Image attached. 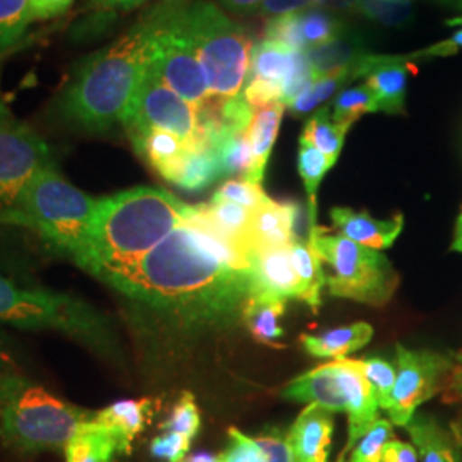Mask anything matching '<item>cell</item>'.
Listing matches in <instances>:
<instances>
[{
  "label": "cell",
  "mask_w": 462,
  "mask_h": 462,
  "mask_svg": "<svg viewBox=\"0 0 462 462\" xmlns=\"http://www.w3.org/2000/svg\"><path fill=\"white\" fill-rule=\"evenodd\" d=\"M106 284L139 310L179 329L199 330L244 315L254 274L223 264L183 221L133 269Z\"/></svg>",
  "instance_id": "1"
},
{
  "label": "cell",
  "mask_w": 462,
  "mask_h": 462,
  "mask_svg": "<svg viewBox=\"0 0 462 462\" xmlns=\"http://www.w3.org/2000/svg\"><path fill=\"white\" fill-rule=\"evenodd\" d=\"M163 11L165 2L154 5L129 32L74 69L55 105L66 125L88 134H105L122 125L148 72Z\"/></svg>",
  "instance_id": "2"
},
{
  "label": "cell",
  "mask_w": 462,
  "mask_h": 462,
  "mask_svg": "<svg viewBox=\"0 0 462 462\" xmlns=\"http://www.w3.org/2000/svg\"><path fill=\"white\" fill-rule=\"evenodd\" d=\"M190 211L192 206L158 187H134L99 198L88 273L103 282L127 273L182 226Z\"/></svg>",
  "instance_id": "3"
},
{
  "label": "cell",
  "mask_w": 462,
  "mask_h": 462,
  "mask_svg": "<svg viewBox=\"0 0 462 462\" xmlns=\"http://www.w3.org/2000/svg\"><path fill=\"white\" fill-rule=\"evenodd\" d=\"M98 199L66 180L57 166L43 168L24 189L2 225L38 233L50 247L89 271L91 226Z\"/></svg>",
  "instance_id": "4"
},
{
  "label": "cell",
  "mask_w": 462,
  "mask_h": 462,
  "mask_svg": "<svg viewBox=\"0 0 462 462\" xmlns=\"http://www.w3.org/2000/svg\"><path fill=\"white\" fill-rule=\"evenodd\" d=\"M93 420L16 370L0 372V440L19 454L64 450Z\"/></svg>",
  "instance_id": "5"
},
{
  "label": "cell",
  "mask_w": 462,
  "mask_h": 462,
  "mask_svg": "<svg viewBox=\"0 0 462 462\" xmlns=\"http://www.w3.org/2000/svg\"><path fill=\"white\" fill-rule=\"evenodd\" d=\"M0 322L19 329L60 332L101 358H118L114 324L95 305L69 293L21 288L2 274Z\"/></svg>",
  "instance_id": "6"
},
{
  "label": "cell",
  "mask_w": 462,
  "mask_h": 462,
  "mask_svg": "<svg viewBox=\"0 0 462 462\" xmlns=\"http://www.w3.org/2000/svg\"><path fill=\"white\" fill-rule=\"evenodd\" d=\"M183 21L206 74L211 98L240 97L254 50L245 30L208 0L185 4Z\"/></svg>",
  "instance_id": "7"
},
{
  "label": "cell",
  "mask_w": 462,
  "mask_h": 462,
  "mask_svg": "<svg viewBox=\"0 0 462 462\" xmlns=\"http://www.w3.org/2000/svg\"><path fill=\"white\" fill-rule=\"evenodd\" d=\"M310 230L322 264L329 269L326 274L329 295L379 309L391 301L399 286V274L380 250L330 235L319 225Z\"/></svg>",
  "instance_id": "8"
},
{
  "label": "cell",
  "mask_w": 462,
  "mask_h": 462,
  "mask_svg": "<svg viewBox=\"0 0 462 462\" xmlns=\"http://www.w3.org/2000/svg\"><path fill=\"white\" fill-rule=\"evenodd\" d=\"M183 0H165V11L154 34L149 66L177 95L202 108L209 103L208 79L183 21Z\"/></svg>",
  "instance_id": "9"
},
{
  "label": "cell",
  "mask_w": 462,
  "mask_h": 462,
  "mask_svg": "<svg viewBox=\"0 0 462 462\" xmlns=\"http://www.w3.org/2000/svg\"><path fill=\"white\" fill-rule=\"evenodd\" d=\"M122 125L131 141L149 131H166L179 135L189 146L209 144L202 127L200 110L163 83L151 66Z\"/></svg>",
  "instance_id": "10"
},
{
  "label": "cell",
  "mask_w": 462,
  "mask_h": 462,
  "mask_svg": "<svg viewBox=\"0 0 462 462\" xmlns=\"http://www.w3.org/2000/svg\"><path fill=\"white\" fill-rule=\"evenodd\" d=\"M50 165L49 144L0 101V225L24 189Z\"/></svg>",
  "instance_id": "11"
},
{
  "label": "cell",
  "mask_w": 462,
  "mask_h": 462,
  "mask_svg": "<svg viewBox=\"0 0 462 462\" xmlns=\"http://www.w3.org/2000/svg\"><path fill=\"white\" fill-rule=\"evenodd\" d=\"M454 356L431 349L396 346V385L387 406L391 423L406 427L420 406L444 393Z\"/></svg>",
  "instance_id": "12"
},
{
  "label": "cell",
  "mask_w": 462,
  "mask_h": 462,
  "mask_svg": "<svg viewBox=\"0 0 462 462\" xmlns=\"http://www.w3.org/2000/svg\"><path fill=\"white\" fill-rule=\"evenodd\" d=\"M336 370L346 401L347 416V442L339 459H346L351 447L379 420L380 406L368 380L351 358L336 360Z\"/></svg>",
  "instance_id": "13"
},
{
  "label": "cell",
  "mask_w": 462,
  "mask_h": 462,
  "mask_svg": "<svg viewBox=\"0 0 462 462\" xmlns=\"http://www.w3.org/2000/svg\"><path fill=\"white\" fill-rule=\"evenodd\" d=\"M334 435V413L309 404L288 431L291 462H329Z\"/></svg>",
  "instance_id": "14"
},
{
  "label": "cell",
  "mask_w": 462,
  "mask_h": 462,
  "mask_svg": "<svg viewBox=\"0 0 462 462\" xmlns=\"http://www.w3.org/2000/svg\"><path fill=\"white\" fill-rule=\"evenodd\" d=\"M300 206L297 202H278L269 199L254 209L248 230V245L254 254L271 248L290 247L297 242Z\"/></svg>",
  "instance_id": "15"
},
{
  "label": "cell",
  "mask_w": 462,
  "mask_h": 462,
  "mask_svg": "<svg viewBox=\"0 0 462 462\" xmlns=\"http://www.w3.org/2000/svg\"><path fill=\"white\" fill-rule=\"evenodd\" d=\"M330 217L334 228L341 236L374 250L391 247L404 228L402 215H396L391 219H377L366 211H353L351 208H332Z\"/></svg>",
  "instance_id": "16"
},
{
  "label": "cell",
  "mask_w": 462,
  "mask_h": 462,
  "mask_svg": "<svg viewBox=\"0 0 462 462\" xmlns=\"http://www.w3.org/2000/svg\"><path fill=\"white\" fill-rule=\"evenodd\" d=\"M254 263L252 297L298 298L300 282L291 259V245L257 252Z\"/></svg>",
  "instance_id": "17"
},
{
  "label": "cell",
  "mask_w": 462,
  "mask_h": 462,
  "mask_svg": "<svg viewBox=\"0 0 462 462\" xmlns=\"http://www.w3.org/2000/svg\"><path fill=\"white\" fill-rule=\"evenodd\" d=\"M152 414L154 399H125L97 411L93 421L114 437L118 454L129 456L135 437L148 427Z\"/></svg>",
  "instance_id": "18"
},
{
  "label": "cell",
  "mask_w": 462,
  "mask_h": 462,
  "mask_svg": "<svg viewBox=\"0 0 462 462\" xmlns=\"http://www.w3.org/2000/svg\"><path fill=\"white\" fill-rule=\"evenodd\" d=\"M282 397L307 406L319 404L330 413H346V401L337 380L336 360L291 380L284 387Z\"/></svg>",
  "instance_id": "19"
},
{
  "label": "cell",
  "mask_w": 462,
  "mask_h": 462,
  "mask_svg": "<svg viewBox=\"0 0 462 462\" xmlns=\"http://www.w3.org/2000/svg\"><path fill=\"white\" fill-rule=\"evenodd\" d=\"M404 429L418 450L420 462H462V447L435 416L416 413Z\"/></svg>",
  "instance_id": "20"
},
{
  "label": "cell",
  "mask_w": 462,
  "mask_h": 462,
  "mask_svg": "<svg viewBox=\"0 0 462 462\" xmlns=\"http://www.w3.org/2000/svg\"><path fill=\"white\" fill-rule=\"evenodd\" d=\"M366 51H365L364 38L347 32L336 36L328 43L305 50V57L309 60V66L315 79L336 74V72L351 74V70L364 59Z\"/></svg>",
  "instance_id": "21"
},
{
  "label": "cell",
  "mask_w": 462,
  "mask_h": 462,
  "mask_svg": "<svg viewBox=\"0 0 462 462\" xmlns=\"http://www.w3.org/2000/svg\"><path fill=\"white\" fill-rule=\"evenodd\" d=\"M286 106L282 103H276L264 108H257L248 125L247 135L252 148V170L248 175V182L263 183L264 180L265 166L269 162L271 151L276 143L280 133L281 120L284 116Z\"/></svg>",
  "instance_id": "22"
},
{
  "label": "cell",
  "mask_w": 462,
  "mask_h": 462,
  "mask_svg": "<svg viewBox=\"0 0 462 462\" xmlns=\"http://www.w3.org/2000/svg\"><path fill=\"white\" fill-rule=\"evenodd\" d=\"M291 259L300 282L298 300L305 301L314 312L322 303V290L326 286V271L315 245L314 231L309 230L305 240H297L291 245Z\"/></svg>",
  "instance_id": "23"
},
{
  "label": "cell",
  "mask_w": 462,
  "mask_h": 462,
  "mask_svg": "<svg viewBox=\"0 0 462 462\" xmlns=\"http://www.w3.org/2000/svg\"><path fill=\"white\" fill-rule=\"evenodd\" d=\"M219 177H223V173L215 148L211 144H196L185 151L182 160L168 177V182L187 192H200Z\"/></svg>",
  "instance_id": "24"
},
{
  "label": "cell",
  "mask_w": 462,
  "mask_h": 462,
  "mask_svg": "<svg viewBox=\"0 0 462 462\" xmlns=\"http://www.w3.org/2000/svg\"><path fill=\"white\" fill-rule=\"evenodd\" d=\"M374 337V328L366 322H356L337 329L328 330L320 336H301L303 347L317 358H345L349 353L366 346Z\"/></svg>",
  "instance_id": "25"
},
{
  "label": "cell",
  "mask_w": 462,
  "mask_h": 462,
  "mask_svg": "<svg viewBox=\"0 0 462 462\" xmlns=\"http://www.w3.org/2000/svg\"><path fill=\"white\" fill-rule=\"evenodd\" d=\"M133 146L165 180L179 165L185 151L190 148L179 135L166 131L143 134L133 139Z\"/></svg>",
  "instance_id": "26"
},
{
  "label": "cell",
  "mask_w": 462,
  "mask_h": 462,
  "mask_svg": "<svg viewBox=\"0 0 462 462\" xmlns=\"http://www.w3.org/2000/svg\"><path fill=\"white\" fill-rule=\"evenodd\" d=\"M286 301L288 300L264 297H252L248 300L242 320L257 343L278 346V341L284 332L280 320L286 312Z\"/></svg>",
  "instance_id": "27"
},
{
  "label": "cell",
  "mask_w": 462,
  "mask_h": 462,
  "mask_svg": "<svg viewBox=\"0 0 462 462\" xmlns=\"http://www.w3.org/2000/svg\"><path fill=\"white\" fill-rule=\"evenodd\" d=\"M196 209L209 225L215 226L216 230L221 231L233 242L252 252V248L248 245V230H250L252 215H254L252 209L233 202H226V200H213V199L208 204H199Z\"/></svg>",
  "instance_id": "28"
},
{
  "label": "cell",
  "mask_w": 462,
  "mask_h": 462,
  "mask_svg": "<svg viewBox=\"0 0 462 462\" xmlns=\"http://www.w3.org/2000/svg\"><path fill=\"white\" fill-rule=\"evenodd\" d=\"M64 452L66 462H112L118 448L114 437L91 421L67 444Z\"/></svg>",
  "instance_id": "29"
},
{
  "label": "cell",
  "mask_w": 462,
  "mask_h": 462,
  "mask_svg": "<svg viewBox=\"0 0 462 462\" xmlns=\"http://www.w3.org/2000/svg\"><path fill=\"white\" fill-rule=\"evenodd\" d=\"M334 160L322 154L305 137H300L298 148V173L305 185L309 198V230L317 226V194L326 173L334 166Z\"/></svg>",
  "instance_id": "30"
},
{
  "label": "cell",
  "mask_w": 462,
  "mask_h": 462,
  "mask_svg": "<svg viewBox=\"0 0 462 462\" xmlns=\"http://www.w3.org/2000/svg\"><path fill=\"white\" fill-rule=\"evenodd\" d=\"M349 129L351 125L339 124L332 118L330 106H324L307 120L301 137H305L322 154L337 162Z\"/></svg>",
  "instance_id": "31"
},
{
  "label": "cell",
  "mask_w": 462,
  "mask_h": 462,
  "mask_svg": "<svg viewBox=\"0 0 462 462\" xmlns=\"http://www.w3.org/2000/svg\"><path fill=\"white\" fill-rule=\"evenodd\" d=\"M223 177H240L247 180L252 170V148L247 133H221L211 141Z\"/></svg>",
  "instance_id": "32"
},
{
  "label": "cell",
  "mask_w": 462,
  "mask_h": 462,
  "mask_svg": "<svg viewBox=\"0 0 462 462\" xmlns=\"http://www.w3.org/2000/svg\"><path fill=\"white\" fill-rule=\"evenodd\" d=\"M298 30L303 42L305 50L312 49L317 45L328 43L336 36L345 33V23L337 16H334L324 7H310L297 13Z\"/></svg>",
  "instance_id": "33"
},
{
  "label": "cell",
  "mask_w": 462,
  "mask_h": 462,
  "mask_svg": "<svg viewBox=\"0 0 462 462\" xmlns=\"http://www.w3.org/2000/svg\"><path fill=\"white\" fill-rule=\"evenodd\" d=\"M330 108H332L330 110L332 118L346 125H353L358 118H362L366 114L380 112L379 101L366 84L343 89L337 95V98L334 99Z\"/></svg>",
  "instance_id": "34"
},
{
  "label": "cell",
  "mask_w": 462,
  "mask_h": 462,
  "mask_svg": "<svg viewBox=\"0 0 462 462\" xmlns=\"http://www.w3.org/2000/svg\"><path fill=\"white\" fill-rule=\"evenodd\" d=\"M353 81L349 72H336L324 78H317L297 99H293L286 108L291 112V116H303L312 112L319 105H322L343 86Z\"/></svg>",
  "instance_id": "35"
},
{
  "label": "cell",
  "mask_w": 462,
  "mask_h": 462,
  "mask_svg": "<svg viewBox=\"0 0 462 462\" xmlns=\"http://www.w3.org/2000/svg\"><path fill=\"white\" fill-rule=\"evenodd\" d=\"M30 24V0H0V51L17 43Z\"/></svg>",
  "instance_id": "36"
},
{
  "label": "cell",
  "mask_w": 462,
  "mask_h": 462,
  "mask_svg": "<svg viewBox=\"0 0 462 462\" xmlns=\"http://www.w3.org/2000/svg\"><path fill=\"white\" fill-rule=\"evenodd\" d=\"M356 13L383 26H404L413 19V0H358Z\"/></svg>",
  "instance_id": "37"
},
{
  "label": "cell",
  "mask_w": 462,
  "mask_h": 462,
  "mask_svg": "<svg viewBox=\"0 0 462 462\" xmlns=\"http://www.w3.org/2000/svg\"><path fill=\"white\" fill-rule=\"evenodd\" d=\"M351 360L364 374L365 379L368 380L374 394L377 397L380 410H387L394 385H396V366L382 358H366V360L351 358Z\"/></svg>",
  "instance_id": "38"
},
{
  "label": "cell",
  "mask_w": 462,
  "mask_h": 462,
  "mask_svg": "<svg viewBox=\"0 0 462 462\" xmlns=\"http://www.w3.org/2000/svg\"><path fill=\"white\" fill-rule=\"evenodd\" d=\"M393 440V423L377 420L364 437L351 447L346 462H382L383 448Z\"/></svg>",
  "instance_id": "39"
},
{
  "label": "cell",
  "mask_w": 462,
  "mask_h": 462,
  "mask_svg": "<svg viewBox=\"0 0 462 462\" xmlns=\"http://www.w3.org/2000/svg\"><path fill=\"white\" fill-rule=\"evenodd\" d=\"M163 431H175L189 437L190 440L196 437L200 429V411H199L196 397L190 393H183L165 423L162 425Z\"/></svg>",
  "instance_id": "40"
},
{
  "label": "cell",
  "mask_w": 462,
  "mask_h": 462,
  "mask_svg": "<svg viewBox=\"0 0 462 462\" xmlns=\"http://www.w3.org/2000/svg\"><path fill=\"white\" fill-rule=\"evenodd\" d=\"M264 189L259 183L248 182V180H226L213 196V200H226L238 206H244L247 209H257L269 200Z\"/></svg>",
  "instance_id": "41"
},
{
  "label": "cell",
  "mask_w": 462,
  "mask_h": 462,
  "mask_svg": "<svg viewBox=\"0 0 462 462\" xmlns=\"http://www.w3.org/2000/svg\"><path fill=\"white\" fill-rule=\"evenodd\" d=\"M228 437L230 442L221 454V462H265L263 452L255 446L252 437L236 429L228 430Z\"/></svg>",
  "instance_id": "42"
},
{
  "label": "cell",
  "mask_w": 462,
  "mask_h": 462,
  "mask_svg": "<svg viewBox=\"0 0 462 462\" xmlns=\"http://www.w3.org/2000/svg\"><path fill=\"white\" fill-rule=\"evenodd\" d=\"M190 442L192 440L185 435L165 431L151 442V454L166 462H182L190 450Z\"/></svg>",
  "instance_id": "43"
},
{
  "label": "cell",
  "mask_w": 462,
  "mask_h": 462,
  "mask_svg": "<svg viewBox=\"0 0 462 462\" xmlns=\"http://www.w3.org/2000/svg\"><path fill=\"white\" fill-rule=\"evenodd\" d=\"M255 446L263 452L265 462H291V452L288 446V433L280 429H269L257 437H252Z\"/></svg>",
  "instance_id": "44"
},
{
  "label": "cell",
  "mask_w": 462,
  "mask_h": 462,
  "mask_svg": "<svg viewBox=\"0 0 462 462\" xmlns=\"http://www.w3.org/2000/svg\"><path fill=\"white\" fill-rule=\"evenodd\" d=\"M144 2H148V0H89L88 9L91 13H95V16H98L106 24L108 19L116 16V13L131 11Z\"/></svg>",
  "instance_id": "45"
},
{
  "label": "cell",
  "mask_w": 462,
  "mask_h": 462,
  "mask_svg": "<svg viewBox=\"0 0 462 462\" xmlns=\"http://www.w3.org/2000/svg\"><path fill=\"white\" fill-rule=\"evenodd\" d=\"M315 7L314 0H264L259 13L261 16H286Z\"/></svg>",
  "instance_id": "46"
},
{
  "label": "cell",
  "mask_w": 462,
  "mask_h": 462,
  "mask_svg": "<svg viewBox=\"0 0 462 462\" xmlns=\"http://www.w3.org/2000/svg\"><path fill=\"white\" fill-rule=\"evenodd\" d=\"M74 0H30L32 23L38 19H50L67 13Z\"/></svg>",
  "instance_id": "47"
},
{
  "label": "cell",
  "mask_w": 462,
  "mask_h": 462,
  "mask_svg": "<svg viewBox=\"0 0 462 462\" xmlns=\"http://www.w3.org/2000/svg\"><path fill=\"white\" fill-rule=\"evenodd\" d=\"M382 462H420V457L413 444L393 439L383 448Z\"/></svg>",
  "instance_id": "48"
},
{
  "label": "cell",
  "mask_w": 462,
  "mask_h": 462,
  "mask_svg": "<svg viewBox=\"0 0 462 462\" xmlns=\"http://www.w3.org/2000/svg\"><path fill=\"white\" fill-rule=\"evenodd\" d=\"M444 402L462 404V351L457 356H454V368L444 389Z\"/></svg>",
  "instance_id": "49"
},
{
  "label": "cell",
  "mask_w": 462,
  "mask_h": 462,
  "mask_svg": "<svg viewBox=\"0 0 462 462\" xmlns=\"http://www.w3.org/2000/svg\"><path fill=\"white\" fill-rule=\"evenodd\" d=\"M448 26H461V30H457L456 33L452 34L448 40L437 43L433 47L427 49V55L429 57H440V55H452L456 51L462 50V17H454L447 21Z\"/></svg>",
  "instance_id": "50"
},
{
  "label": "cell",
  "mask_w": 462,
  "mask_h": 462,
  "mask_svg": "<svg viewBox=\"0 0 462 462\" xmlns=\"http://www.w3.org/2000/svg\"><path fill=\"white\" fill-rule=\"evenodd\" d=\"M264 0H221V4L235 14L242 16H250L257 14Z\"/></svg>",
  "instance_id": "51"
},
{
  "label": "cell",
  "mask_w": 462,
  "mask_h": 462,
  "mask_svg": "<svg viewBox=\"0 0 462 462\" xmlns=\"http://www.w3.org/2000/svg\"><path fill=\"white\" fill-rule=\"evenodd\" d=\"M315 5L336 11H356L358 0H314Z\"/></svg>",
  "instance_id": "52"
},
{
  "label": "cell",
  "mask_w": 462,
  "mask_h": 462,
  "mask_svg": "<svg viewBox=\"0 0 462 462\" xmlns=\"http://www.w3.org/2000/svg\"><path fill=\"white\" fill-rule=\"evenodd\" d=\"M14 370V360L9 351V343L0 336V372Z\"/></svg>",
  "instance_id": "53"
},
{
  "label": "cell",
  "mask_w": 462,
  "mask_h": 462,
  "mask_svg": "<svg viewBox=\"0 0 462 462\" xmlns=\"http://www.w3.org/2000/svg\"><path fill=\"white\" fill-rule=\"evenodd\" d=\"M182 462H221V454L216 456L211 452H196V454L187 456Z\"/></svg>",
  "instance_id": "54"
},
{
  "label": "cell",
  "mask_w": 462,
  "mask_h": 462,
  "mask_svg": "<svg viewBox=\"0 0 462 462\" xmlns=\"http://www.w3.org/2000/svg\"><path fill=\"white\" fill-rule=\"evenodd\" d=\"M452 250L461 252L462 254V211L457 223H456V233H454V242H452Z\"/></svg>",
  "instance_id": "55"
},
{
  "label": "cell",
  "mask_w": 462,
  "mask_h": 462,
  "mask_svg": "<svg viewBox=\"0 0 462 462\" xmlns=\"http://www.w3.org/2000/svg\"><path fill=\"white\" fill-rule=\"evenodd\" d=\"M450 431L454 433L456 440H457V442H459V446L462 447V411L457 414V418H456V420H452V423H450Z\"/></svg>",
  "instance_id": "56"
},
{
  "label": "cell",
  "mask_w": 462,
  "mask_h": 462,
  "mask_svg": "<svg viewBox=\"0 0 462 462\" xmlns=\"http://www.w3.org/2000/svg\"><path fill=\"white\" fill-rule=\"evenodd\" d=\"M452 4H456V5H459V7H462V0H450Z\"/></svg>",
  "instance_id": "57"
},
{
  "label": "cell",
  "mask_w": 462,
  "mask_h": 462,
  "mask_svg": "<svg viewBox=\"0 0 462 462\" xmlns=\"http://www.w3.org/2000/svg\"><path fill=\"white\" fill-rule=\"evenodd\" d=\"M337 462H346V459H337Z\"/></svg>",
  "instance_id": "58"
}]
</instances>
